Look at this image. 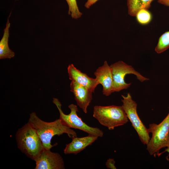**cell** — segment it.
Instances as JSON below:
<instances>
[{"mask_svg": "<svg viewBox=\"0 0 169 169\" xmlns=\"http://www.w3.org/2000/svg\"><path fill=\"white\" fill-rule=\"evenodd\" d=\"M28 122L36 130L45 150H50L54 146L51 144V141L55 135L59 136L65 133L71 138L77 136L76 132L64 125L59 119L53 122H45L40 119L35 112H32Z\"/></svg>", "mask_w": 169, "mask_h": 169, "instance_id": "1", "label": "cell"}, {"mask_svg": "<svg viewBox=\"0 0 169 169\" xmlns=\"http://www.w3.org/2000/svg\"><path fill=\"white\" fill-rule=\"evenodd\" d=\"M16 136L18 148L35 161L44 149L35 129L28 122L18 130Z\"/></svg>", "mask_w": 169, "mask_h": 169, "instance_id": "2", "label": "cell"}, {"mask_svg": "<svg viewBox=\"0 0 169 169\" xmlns=\"http://www.w3.org/2000/svg\"><path fill=\"white\" fill-rule=\"evenodd\" d=\"M93 116L101 125L110 130L123 125L128 121L122 106L95 105L94 107Z\"/></svg>", "mask_w": 169, "mask_h": 169, "instance_id": "3", "label": "cell"}, {"mask_svg": "<svg viewBox=\"0 0 169 169\" xmlns=\"http://www.w3.org/2000/svg\"><path fill=\"white\" fill-rule=\"evenodd\" d=\"M53 103L56 105L59 113V118L62 123L70 128H74L83 131L89 135L102 137L103 132L97 127H91L84 122L77 115L79 112L77 106L73 104L69 106L70 110V113L66 115L64 113L61 109V104L59 100L56 98H53Z\"/></svg>", "mask_w": 169, "mask_h": 169, "instance_id": "4", "label": "cell"}, {"mask_svg": "<svg viewBox=\"0 0 169 169\" xmlns=\"http://www.w3.org/2000/svg\"><path fill=\"white\" fill-rule=\"evenodd\" d=\"M148 130L151 137L146 145L147 150L151 155L158 154L161 149L166 147L169 142V111L161 123L150 124Z\"/></svg>", "mask_w": 169, "mask_h": 169, "instance_id": "5", "label": "cell"}, {"mask_svg": "<svg viewBox=\"0 0 169 169\" xmlns=\"http://www.w3.org/2000/svg\"><path fill=\"white\" fill-rule=\"evenodd\" d=\"M123 99L122 105L127 116L137 132L139 139L144 145H147L150 138L148 128L143 124L139 117L137 112V104L128 93L126 96L121 95Z\"/></svg>", "mask_w": 169, "mask_h": 169, "instance_id": "6", "label": "cell"}, {"mask_svg": "<svg viewBox=\"0 0 169 169\" xmlns=\"http://www.w3.org/2000/svg\"><path fill=\"white\" fill-rule=\"evenodd\" d=\"M110 66L112 69L113 78L112 93L126 89L130 87L131 83H126L125 80V77L127 74L135 75L137 79L141 82L149 79L141 75L131 66L123 61H119Z\"/></svg>", "mask_w": 169, "mask_h": 169, "instance_id": "7", "label": "cell"}, {"mask_svg": "<svg viewBox=\"0 0 169 169\" xmlns=\"http://www.w3.org/2000/svg\"><path fill=\"white\" fill-rule=\"evenodd\" d=\"M35 169H65L64 160L58 153L44 149L35 161Z\"/></svg>", "mask_w": 169, "mask_h": 169, "instance_id": "8", "label": "cell"}, {"mask_svg": "<svg viewBox=\"0 0 169 169\" xmlns=\"http://www.w3.org/2000/svg\"><path fill=\"white\" fill-rule=\"evenodd\" d=\"M94 74L99 84L102 86L103 94L106 96L110 95L112 93L113 78L112 69L107 61L96 70Z\"/></svg>", "mask_w": 169, "mask_h": 169, "instance_id": "9", "label": "cell"}, {"mask_svg": "<svg viewBox=\"0 0 169 169\" xmlns=\"http://www.w3.org/2000/svg\"><path fill=\"white\" fill-rule=\"evenodd\" d=\"M70 86L77 105L87 113L88 107L92 100L93 92L74 81H71Z\"/></svg>", "mask_w": 169, "mask_h": 169, "instance_id": "10", "label": "cell"}, {"mask_svg": "<svg viewBox=\"0 0 169 169\" xmlns=\"http://www.w3.org/2000/svg\"><path fill=\"white\" fill-rule=\"evenodd\" d=\"M67 70L69 79L85 87L93 93L100 84L96 78L90 77L77 69L72 64L68 65Z\"/></svg>", "mask_w": 169, "mask_h": 169, "instance_id": "11", "label": "cell"}, {"mask_svg": "<svg viewBox=\"0 0 169 169\" xmlns=\"http://www.w3.org/2000/svg\"><path fill=\"white\" fill-rule=\"evenodd\" d=\"M98 138V136L90 135L81 137H74L72 138L71 142L66 145L64 153L65 154L76 155L91 145Z\"/></svg>", "mask_w": 169, "mask_h": 169, "instance_id": "12", "label": "cell"}, {"mask_svg": "<svg viewBox=\"0 0 169 169\" xmlns=\"http://www.w3.org/2000/svg\"><path fill=\"white\" fill-rule=\"evenodd\" d=\"M11 13L7 19L6 27L4 29L3 37L0 41V59H10L15 56L14 53L9 49L8 44L9 36V29L10 25L9 18Z\"/></svg>", "mask_w": 169, "mask_h": 169, "instance_id": "13", "label": "cell"}, {"mask_svg": "<svg viewBox=\"0 0 169 169\" xmlns=\"http://www.w3.org/2000/svg\"><path fill=\"white\" fill-rule=\"evenodd\" d=\"M154 0H127L128 13L136 16L137 12L142 9L148 10Z\"/></svg>", "mask_w": 169, "mask_h": 169, "instance_id": "14", "label": "cell"}, {"mask_svg": "<svg viewBox=\"0 0 169 169\" xmlns=\"http://www.w3.org/2000/svg\"><path fill=\"white\" fill-rule=\"evenodd\" d=\"M169 49V31L162 34L159 37L155 51L158 54L163 52Z\"/></svg>", "mask_w": 169, "mask_h": 169, "instance_id": "15", "label": "cell"}, {"mask_svg": "<svg viewBox=\"0 0 169 169\" xmlns=\"http://www.w3.org/2000/svg\"><path fill=\"white\" fill-rule=\"evenodd\" d=\"M137 22L142 25H146L149 23L152 19L151 13L146 9H142L139 11L136 16Z\"/></svg>", "mask_w": 169, "mask_h": 169, "instance_id": "16", "label": "cell"}, {"mask_svg": "<svg viewBox=\"0 0 169 169\" xmlns=\"http://www.w3.org/2000/svg\"><path fill=\"white\" fill-rule=\"evenodd\" d=\"M69 6L68 14L71 15L72 18L77 19L80 18L82 13L78 8L76 0H66Z\"/></svg>", "mask_w": 169, "mask_h": 169, "instance_id": "17", "label": "cell"}, {"mask_svg": "<svg viewBox=\"0 0 169 169\" xmlns=\"http://www.w3.org/2000/svg\"><path fill=\"white\" fill-rule=\"evenodd\" d=\"M115 161L114 159L109 158L106 162L105 164L106 167L108 168L111 169H116L115 166Z\"/></svg>", "mask_w": 169, "mask_h": 169, "instance_id": "18", "label": "cell"}, {"mask_svg": "<svg viewBox=\"0 0 169 169\" xmlns=\"http://www.w3.org/2000/svg\"><path fill=\"white\" fill-rule=\"evenodd\" d=\"M98 0H87L85 3L84 6L87 8H89L93 4H95Z\"/></svg>", "mask_w": 169, "mask_h": 169, "instance_id": "19", "label": "cell"}, {"mask_svg": "<svg viewBox=\"0 0 169 169\" xmlns=\"http://www.w3.org/2000/svg\"><path fill=\"white\" fill-rule=\"evenodd\" d=\"M158 2L165 6L169 7V0H158Z\"/></svg>", "mask_w": 169, "mask_h": 169, "instance_id": "20", "label": "cell"}, {"mask_svg": "<svg viewBox=\"0 0 169 169\" xmlns=\"http://www.w3.org/2000/svg\"><path fill=\"white\" fill-rule=\"evenodd\" d=\"M167 152L168 153V155L169 156V142L167 144L166 148L165 149V151L163 152Z\"/></svg>", "mask_w": 169, "mask_h": 169, "instance_id": "21", "label": "cell"}]
</instances>
